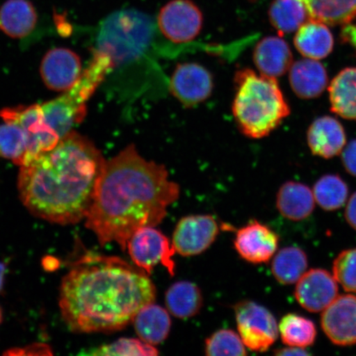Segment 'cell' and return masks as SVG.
Returning a JSON list of instances; mask_svg holds the SVG:
<instances>
[{
    "label": "cell",
    "instance_id": "cell-1",
    "mask_svg": "<svg viewBox=\"0 0 356 356\" xmlns=\"http://www.w3.org/2000/svg\"><path fill=\"white\" fill-rule=\"evenodd\" d=\"M179 194V186L169 179L165 167L128 146L106 163L86 227L102 246L115 243L126 250L136 231L163 220Z\"/></svg>",
    "mask_w": 356,
    "mask_h": 356
},
{
    "label": "cell",
    "instance_id": "cell-2",
    "mask_svg": "<svg viewBox=\"0 0 356 356\" xmlns=\"http://www.w3.org/2000/svg\"><path fill=\"white\" fill-rule=\"evenodd\" d=\"M155 299L154 284L144 270L122 258L89 252L62 280L60 308L74 332H113Z\"/></svg>",
    "mask_w": 356,
    "mask_h": 356
},
{
    "label": "cell",
    "instance_id": "cell-3",
    "mask_svg": "<svg viewBox=\"0 0 356 356\" xmlns=\"http://www.w3.org/2000/svg\"><path fill=\"white\" fill-rule=\"evenodd\" d=\"M106 161L87 138L72 131L20 166L22 203L33 216L59 225L86 219Z\"/></svg>",
    "mask_w": 356,
    "mask_h": 356
},
{
    "label": "cell",
    "instance_id": "cell-4",
    "mask_svg": "<svg viewBox=\"0 0 356 356\" xmlns=\"http://www.w3.org/2000/svg\"><path fill=\"white\" fill-rule=\"evenodd\" d=\"M235 86L233 113L245 136L265 137L291 113L275 78L244 69L236 74Z\"/></svg>",
    "mask_w": 356,
    "mask_h": 356
},
{
    "label": "cell",
    "instance_id": "cell-5",
    "mask_svg": "<svg viewBox=\"0 0 356 356\" xmlns=\"http://www.w3.org/2000/svg\"><path fill=\"white\" fill-rule=\"evenodd\" d=\"M154 32V22L145 13L136 10L115 12L101 24L95 51L108 56L115 65L139 55Z\"/></svg>",
    "mask_w": 356,
    "mask_h": 356
},
{
    "label": "cell",
    "instance_id": "cell-6",
    "mask_svg": "<svg viewBox=\"0 0 356 356\" xmlns=\"http://www.w3.org/2000/svg\"><path fill=\"white\" fill-rule=\"evenodd\" d=\"M238 332L245 346L256 353L269 350L279 335L277 320L265 307L250 300L234 307Z\"/></svg>",
    "mask_w": 356,
    "mask_h": 356
},
{
    "label": "cell",
    "instance_id": "cell-7",
    "mask_svg": "<svg viewBox=\"0 0 356 356\" xmlns=\"http://www.w3.org/2000/svg\"><path fill=\"white\" fill-rule=\"evenodd\" d=\"M127 250L133 264L148 275L161 264L171 275L175 274L176 251L170 240L155 227H144L128 240Z\"/></svg>",
    "mask_w": 356,
    "mask_h": 356
},
{
    "label": "cell",
    "instance_id": "cell-8",
    "mask_svg": "<svg viewBox=\"0 0 356 356\" xmlns=\"http://www.w3.org/2000/svg\"><path fill=\"white\" fill-rule=\"evenodd\" d=\"M0 117L3 119L4 122L19 124L25 132L28 141V153L22 164L30 161L39 154L52 149L60 140L54 130L47 123L42 105L34 104L4 108L0 111Z\"/></svg>",
    "mask_w": 356,
    "mask_h": 356
},
{
    "label": "cell",
    "instance_id": "cell-9",
    "mask_svg": "<svg viewBox=\"0 0 356 356\" xmlns=\"http://www.w3.org/2000/svg\"><path fill=\"white\" fill-rule=\"evenodd\" d=\"M158 25L160 32L171 42H188L202 29V13L191 0H172L160 10Z\"/></svg>",
    "mask_w": 356,
    "mask_h": 356
},
{
    "label": "cell",
    "instance_id": "cell-10",
    "mask_svg": "<svg viewBox=\"0 0 356 356\" xmlns=\"http://www.w3.org/2000/svg\"><path fill=\"white\" fill-rule=\"evenodd\" d=\"M219 233V224L212 216H185L175 227L172 243L178 254L197 256L211 246Z\"/></svg>",
    "mask_w": 356,
    "mask_h": 356
},
{
    "label": "cell",
    "instance_id": "cell-11",
    "mask_svg": "<svg viewBox=\"0 0 356 356\" xmlns=\"http://www.w3.org/2000/svg\"><path fill=\"white\" fill-rule=\"evenodd\" d=\"M321 325L333 344L341 346L356 344V296H337L323 310Z\"/></svg>",
    "mask_w": 356,
    "mask_h": 356
},
{
    "label": "cell",
    "instance_id": "cell-12",
    "mask_svg": "<svg viewBox=\"0 0 356 356\" xmlns=\"http://www.w3.org/2000/svg\"><path fill=\"white\" fill-rule=\"evenodd\" d=\"M278 244V235L257 220L239 229L234 239V248L239 256L252 264L268 262L277 251Z\"/></svg>",
    "mask_w": 356,
    "mask_h": 356
},
{
    "label": "cell",
    "instance_id": "cell-13",
    "mask_svg": "<svg viewBox=\"0 0 356 356\" xmlns=\"http://www.w3.org/2000/svg\"><path fill=\"white\" fill-rule=\"evenodd\" d=\"M295 296L302 308L318 313L338 296L337 280L326 270L312 269L298 280Z\"/></svg>",
    "mask_w": 356,
    "mask_h": 356
},
{
    "label": "cell",
    "instance_id": "cell-14",
    "mask_svg": "<svg viewBox=\"0 0 356 356\" xmlns=\"http://www.w3.org/2000/svg\"><path fill=\"white\" fill-rule=\"evenodd\" d=\"M82 74L79 56L65 48H55L44 56L41 64V75L44 84L51 90H69Z\"/></svg>",
    "mask_w": 356,
    "mask_h": 356
},
{
    "label": "cell",
    "instance_id": "cell-15",
    "mask_svg": "<svg viewBox=\"0 0 356 356\" xmlns=\"http://www.w3.org/2000/svg\"><path fill=\"white\" fill-rule=\"evenodd\" d=\"M171 92L186 106L200 104L211 96L213 79L210 72L195 63H185L177 67L171 79Z\"/></svg>",
    "mask_w": 356,
    "mask_h": 356
},
{
    "label": "cell",
    "instance_id": "cell-16",
    "mask_svg": "<svg viewBox=\"0 0 356 356\" xmlns=\"http://www.w3.org/2000/svg\"><path fill=\"white\" fill-rule=\"evenodd\" d=\"M254 62L261 74L267 77L282 76L291 68L293 56L289 44L278 37H268L258 42Z\"/></svg>",
    "mask_w": 356,
    "mask_h": 356
},
{
    "label": "cell",
    "instance_id": "cell-17",
    "mask_svg": "<svg viewBox=\"0 0 356 356\" xmlns=\"http://www.w3.org/2000/svg\"><path fill=\"white\" fill-rule=\"evenodd\" d=\"M308 142L314 154L325 159L332 158L344 148V129L336 119L330 117L318 118L309 129Z\"/></svg>",
    "mask_w": 356,
    "mask_h": 356
},
{
    "label": "cell",
    "instance_id": "cell-18",
    "mask_svg": "<svg viewBox=\"0 0 356 356\" xmlns=\"http://www.w3.org/2000/svg\"><path fill=\"white\" fill-rule=\"evenodd\" d=\"M289 82L301 99H314L322 95L327 86V71L316 60H300L291 65Z\"/></svg>",
    "mask_w": 356,
    "mask_h": 356
},
{
    "label": "cell",
    "instance_id": "cell-19",
    "mask_svg": "<svg viewBox=\"0 0 356 356\" xmlns=\"http://www.w3.org/2000/svg\"><path fill=\"white\" fill-rule=\"evenodd\" d=\"M132 323L140 339L154 346L166 340L172 326L169 312L154 302L141 308Z\"/></svg>",
    "mask_w": 356,
    "mask_h": 356
},
{
    "label": "cell",
    "instance_id": "cell-20",
    "mask_svg": "<svg viewBox=\"0 0 356 356\" xmlns=\"http://www.w3.org/2000/svg\"><path fill=\"white\" fill-rule=\"evenodd\" d=\"M37 22V11L29 0H8L0 8V30L12 38L32 33Z\"/></svg>",
    "mask_w": 356,
    "mask_h": 356
},
{
    "label": "cell",
    "instance_id": "cell-21",
    "mask_svg": "<svg viewBox=\"0 0 356 356\" xmlns=\"http://www.w3.org/2000/svg\"><path fill=\"white\" fill-rule=\"evenodd\" d=\"M277 207L282 216L288 220H305L314 210V193L306 185L288 181L278 191Z\"/></svg>",
    "mask_w": 356,
    "mask_h": 356
},
{
    "label": "cell",
    "instance_id": "cell-22",
    "mask_svg": "<svg viewBox=\"0 0 356 356\" xmlns=\"http://www.w3.org/2000/svg\"><path fill=\"white\" fill-rule=\"evenodd\" d=\"M295 44L302 56L309 59L320 60L332 52L333 37L327 24L309 20L297 30Z\"/></svg>",
    "mask_w": 356,
    "mask_h": 356
},
{
    "label": "cell",
    "instance_id": "cell-23",
    "mask_svg": "<svg viewBox=\"0 0 356 356\" xmlns=\"http://www.w3.org/2000/svg\"><path fill=\"white\" fill-rule=\"evenodd\" d=\"M165 302L169 314L177 318L188 319L202 309V293L193 282H178L168 289Z\"/></svg>",
    "mask_w": 356,
    "mask_h": 356
},
{
    "label": "cell",
    "instance_id": "cell-24",
    "mask_svg": "<svg viewBox=\"0 0 356 356\" xmlns=\"http://www.w3.org/2000/svg\"><path fill=\"white\" fill-rule=\"evenodd\" d=\"M329 93L334 113L346 119H356V68H347L337 74Z\"/></svg>",
    "mask_w": 356,
    "mask_h": 356
},
{
    "label": "cell",
    "instance_id": "cell-25",
    "mask_svg": "<svg viewBox=\"0 0 356 356\" xmlns=\"http://www.w3.org/2000/svg\"><path fill=\"white\" fill-rule=\"evenodd\" d=\"M42 108L47 123L60 139L72 132L73 128L86 118L87 111L71 104L64 95L46 102Z\"/></svg>",
    "mask_w": 356,
    "mask_h": 356
},
{
    "label": "cell",
    "instance_id": "cell-26",
    "mask_svg": "<svg viewBox=\"0 0 356 356\" xmlns=\"http://www.w3.org/2000/svg\"><path fill=\"white\" fill-rule=\"evenodd\" d=\"M310 20L328 25L346 24L356 19V0H302Z\"/></svg>",
    "mask_w": 356,
    "mask_h": 356
},
{
    "label": "cell",
    "instance_id": "cell-27",
    "mask_svg": "<svg viewBox=\"0 0 356 356\" xmlns=\"http://www.w3.org/2000/svg\"><path fill=\"white\" fill-rule=\"evenodd\" d=\"M269 16L271 24L280 35L296 32L310 20L302 0H274Z\"/></svg>",
    "mask_w": 356,
    "mask_h": 356
},
{
    "label": "cell",
    "instance_id": "cell-28",
    "mask_svg": "<svg viewBox=\"0 0 356 356\" xmlns=\"http://www.w3.org/2000/svg\"><path fill=\"white\" fill-rule=\"evenodd\" d=\"M308 257L302 249L288 247L282 249L275 256L271 270L277 282L282 284L298 282L306 273Z\"/></svg>",
    "mask_w": 356,
    "mask_h": 356
},
{
    "label": "cell",
    "instance_id": "cell-29",
    "mask_svg": "<svg viewBox=\"0 0 356 356\" xmlns=\"http://www.w3.org/2000/svg\"><path fill=\"white\" fill-rule=\"evenodd\" d=\"M279 332L284 344L301 348L313 345L317 336L314 323L296 314L284 316L280 322Z\"/></svg>",
    "mask_w": 356,
    "mask_h": 356
},
{
    "label": "cell",
    "instance_id": "cell-30",
    "mask_svg": "<svg viewBox=\"0 0 356 356\" xmlns=\"http://www.w3.org/2000/svg\"><path fill=\"white\" fill-rule=\"evenodd\" d=\"M313 193L320 207L333 211L344 206L348 197V186L339 176L326 175L316 182Z\"/></svg>",
    "mask_w": 356,
    "mask_h": 356
},
{
    "label": "cell",
    "instance_id": "cell-31",
    "mask_svg": "<svg viewBox=\"0 0 356 356\" xmlns=\"http://www.w3.org/2000/svg\"><path fill=\"white\" fill-rule=\"evenodd\" d=\"M28 153L25 132L19 124L6 122L0 124V157L10 159L21 166Z\"/></svg>",
    "mask_w": 356,
    "mask_h": 356
},
{
    "label": "cell",
    "instance_id": "cell-32",
    "mask_svg": "<svg viewBox=\"0 0 356 356\" xmlns=\"http://www.w3.org/2000/svg\"><path fill=\"white\" fill-rule=\"evenodd\" d=\"M159 354L155 346L145 343L136 338H120V339L84 351L80 355L99 356H154Z\"/></svg>",
    "mask_w": 356,
    "mask_h": 356
},
{
    "label": "cell",
    "instance_id": "cell-33",
    "mask_svg": "<svg viewBox=\"0 0 356 356\" xmlns=\"http://www.w3.org/2000/svg\"><path fill=\"white\" fill-rule=\"evenodd\" d=\"M206 355L210 356H243L246 355L247 347L239 334L230 329H221L213 332L206 340Z\"/></svg>",
    "mask_w": 356,
    "mask_h": 356
},
{
    "label": "cell",
    "instance_id": "cell-34",
    "mask_svg": "<svg viewBox=\"0 0 356 356\" xmlns=\"http://www.w3.org/2000/svg\"><path fill=\"white\" fill-rule=\"evenodd\" d=\"M333 277L346 291L356 293V248L338 255L333 264Z\"/></svg>",
    "mask_w": 356,
    "mask_h": 356
},
{
    "label": "cell",
    "instance_id": "cell-35",
    "mask_svg": "<svg viewBox=\"0 0 356 356\" xmlns=\"http://www.w3.org/2000/svg\"><path fill=\"white\" fill-rule=\"evenodd\" d=\"M342 161L347 172L356 177V140L346 146L342 154Z\"/></svg>",
    "mask_w": 356,
    "mask_h": 356
},
{
    "label": "cell",
    "instance_id": "cell-36",
    "mask_svg": "<svg viewBox=\"0 0 356 356\" xmlns=\"http://www.w3.org/2000/svg\"><path fill=\"white\" fill-rule=\"evenodd\" d=\"M345 216L348 224L356 230V193L351 195L347 204Z\"/></svg>",
    "mask_w": 356,
    "mask_h": 356
},
{
    "label": "cell",
    "instance_id": "cell-37",
    "mask_svg": "<svg viewBox=\"0 0 356 356\" xmlns=\"http://www.w3.org/2000/svg\"><path fill=\"white\" fill-rule=\"evenodd\" d=\"M275 355H309L310 353L309 351H307L305 348H301V347H296V346H288L286 348L278 349L275 351Z\"/></svg>",
    "mask_w": 356,
    "mask_h": 356
},
{
    "label": "cell",
    "instance_id": "cell-38",
    "mask_svg": "<svg viewBox=\"0 0 356 356\" xmlns=\"http://www.w3.org/2000/svg\"><path fill=\"white\" fill-rule=\"evenodd\" d=\"M6 266L2 262H0V291H1V289L3 286V280H4V275H6Z\"/></svg>",
    "mask_w": 356,
    "mask_h": 356
},
{
    "label": "cell",
    "instance_id": "cell-39",
    "mask_svg": "<svg viewBox=\"0 0 356 356\" xmlns=\"http://www.w3.org/2000/svg\"><path fill=\"white\" fill-rule=\"evenodd\" d=\"M2 320V312L1 309H0V322H1Z\"/></svg>",
    "mask_w": 356,
    "mask_h": 356
}]
</instances>
